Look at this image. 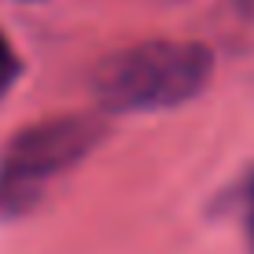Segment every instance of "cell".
<instances>
[{"label": "cell", "mask_w": 254, "mask_h": 254, "mask_svg": "<svg viewBox=\"0 0 254 254\" xmlns=\"http://www.w3.org/2000/svg\"><path fill=\"white\" fill-rule=\"evenodd\" d=\"M214 56L199 41H147L107 56L92 74V89L111 111L177 107L206 89Z\"/></svg>", "instance_id": "1"}, {"label": "cell", "mask_w": 254, "mask_h": 254, "mask_svg": "<svg viewBox=\"0 0 254 254\" xmlns=\"http://www.w3.org/2000/svg\"><path fill=\"white\" fill-rule=\"evenodd\" d=\"M247 240H251V251H254V173H251V181H247Z\"/></svg>", "instance_id": "4"}, {"label": "cell", "mask_w": 254, "mask_h": 254, "mask_svg": "<svg viewBox=\"0 0 254 254\" xmlns=\"http://www.w3.org/2000/svg\"><path fill=\"white\" fill-rule=\"evenodd\" d=\"M103 133L107 126L92 115H59L22 129L0 159V217L30 214L52 181L74 170Z\"/></svg>", "instance_id": "2"}, {"label": "cell", "mask_w": 254, "mask_h": 254, "mask_svg": "<svg viewBox=\"0 0 254 254\" xmlns=\"http://www.w3.org/2000/svg\"><path fill=\"white\" fill-rule=\"evenodd\" d=\"M15 77H19V56L11 52L7 37L0 33V96L11 89V81H15Z\"/></svg>", "instance_id": "3"}]
</instances>
